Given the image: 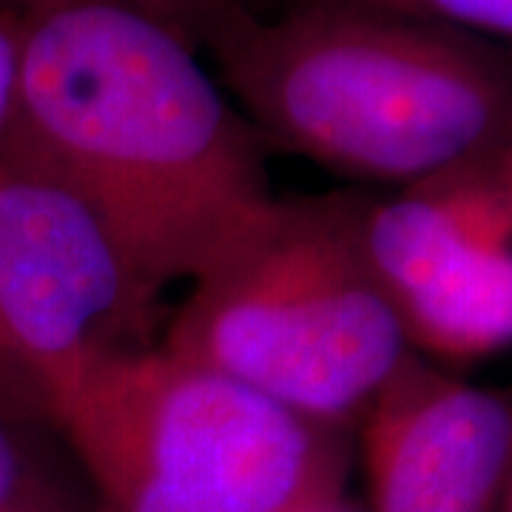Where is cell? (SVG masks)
<instances>
[{"label":"cell","instance_id":"7","mask_svg":"<svg viewBox=\"0 0 512 512\" xmlns=\"http://www.w3.org/2000/svg\"><path fill=\"white\" fill-rule=\"evenodd\" d=\"M362 430L370 512H495L512 399L410 353Z\"/></svg>","mask_w":512,"mask_h":512},{"label":"cell","instance_id":"4","mask_svg":"<svg viewBox=\"0 0 512 512\" xmlns=\"http://www.w3.org/2000/svg\"><path fill=\"white\" fill-rule=\"evenodd\" d=\"M57 427L94 512H322L342 501L345 433L163 345L94 362Z\"/></svg>","mask_w":512,"mask_h":512},{"label":"cell","instance_id":"13","mask_svg":"<svg viewBox=\"0 0 512 512\" xmlns=\"http://www.w3.org/2000/svg\"><path fill=\"white\" fill-rule=\"evenodd\" d=\"M322 512H353L348 507V504H345V498H342V501H336V504H330L328 510H322Z\"/></svg>","mask_w":512,"mask_h":512},{"label":"cell","instance_id":"9","mask_svg":"<svg viewBox=\"0 0 512 512\" xmlns=\"http://www.w3.org/2000/svg\"><path fill=\"white\" fill-rule=\"evenodd\" d=\"M436 20L481 37H512V0H348Z\"/></svg>","mask_w":512,"mask_h":512},{"label":"cell","instance_id":"2","mask_svg":"<svg viewBox=\"0 0 512 512\" xmlns=\"http://www.w3.org/2000/svg\"><path fill=\"white\" fill-rule=\"evenodd\" d=\"M262 143L416 185L512 143V52L493 37L348 0H242L202 40Z\"/></svg>","mask_w":512,"mask_h":512},{"label":"cell","instance_id":"10","mask_svg":"<svg viewBox=\"0 0 512 512\" xmlns=\"http://www.w3.org/2000/svg\"><path fill=\"white\" fill-rule=\"evenodd\" d=\"M131 3L197 49L202 46L208 29L239 0H131Z\"/></svg>","mask_w":512,"mask_h":512},{"label":"cell","instance_id":"1","mask_svg":"<svg viewBox=\"0 0 512 512\" xmlns=\"http://www.w3.org/2000/svg\"><path fill=\"white\" fill-rule=\"evenodd\" d=\"M0 151L72 191L157 293L211 271L276 205L254 126L131 0H18Z\"/></svg>","mask_w":512,"mask_h":512},{"label":"cell","instance_id":"12","mask_svg":"<svg viewBox=\"0 0 512 512\" xmlns=\"http://www.w3.org/2000/svg\"><path fill=\"white\" fill-rule=\"evenodd\" d=\"M495 512H512V439H510V456H507V473H504V484H501V495H498V507Z\"/></svg>","mask_w":512,"mask_h":512},{"label":"cell","instance_id":"14","mask_svg":"<svg viewBox=\"0 0 512 512\" xmlns=\"http://www.w3.org/2000/svg\"><path fill=\"white\" fill-rule=\"evenodd\" d=\"M510 168H512V143H510Z\"/></svg>","mask_w":512,"mask_h":512},{"label":"cell","instance_id":"11","mask_svg":"<svg viewBox=\"0 0 512 512\" xmlns=\"http://www.w3.org/2000/svg\"><path fill=\"white\" fill-rule=\"evenodd\" d=\"M18 86V0H0V148L12 126Z\"/></svg>","mask_w":512,"mask_h":512},{"label":"cell","instance_id":"8","mask_svg":"<svg viewBox=\"0 0 512 512\" xmlns=\"http://www.w3.org/2000/svg\"><path fill=\"white\" fill-rule=\"evenodd\" d=\"M0 512H94L52 410L0 365Z\"/></svg>","mask_w":512,"mask_h":512},{"label":"cell","instance_id":"3","mask_svg":"<svg viewBox=\"0 0 512 512\" xmlns=\"http://www.w3.org/2000/svg\"><path fill=\"white\" fill-rule=\"evenodd\" d=\"M163 348L339 433L416 353L362 254L356 194L276 200L194 279Z\"/></svg>","mask_w":512,"mask_h":512},{"label":"cell","instance_id":"6","mask_svg":"<svg viewBox=\"0 0 512 512\" xmlns=\"http://www.w3.org/2000/svg\"><path fill=\"white\" fill-rule=\"evenodd\" d=\"M370 271L430 362H470L512 348L510 146L402 188L356 194Z\"/></svg>","mask_w":512,"mask_h":512},{"label":"cell","instance_id":"5","mask_svg":"<svg viewBox=\"0 0 512 512\" xmlns=\"http://www.w3.org/2000/svg\"><path fill=\"white\" fill-rule=\"evenodd\" d=\"M154 299L72 191L0 151V365L55 421L94 362L146 345Z\"/></svg>","mask_w":512,"mask_h":512}]
</instances>
